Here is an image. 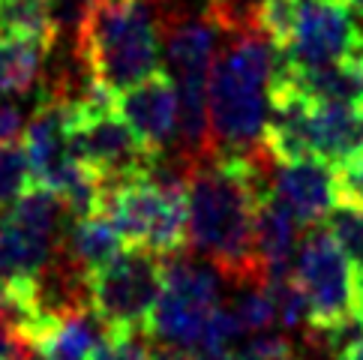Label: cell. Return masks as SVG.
Listing matches in <instances>:
<instances>
[{"label":"cell","mask_w":363,"mask_h":360,"mask_svg":"<svg viewBox=\"0 0 363 360\" xmlns=\"http://www.w3.org/2000/svg\"><path fill=\"white\" fill-rule=\"evenodd\" d=\"M126 249V240L114 231L111 223H106L102 216H84V220H69L57 255L90 279L111 261H118Z\"/></svg>","instance_id":"cell-14"},{"label":"cell","mask_w":363,"mask_h":360,"mask_svg":"<svg viewBox=\"0 0 363 360\" xmlns=\"http://www.w3.org/2000/svg\"><path fill=\"white\" fill-rule=\"evenodd\" d=\"M48 48L16 40V36H0V96L28 94L36 84L43 69V57Z\"/></svg>","instance_id":"cell-15"},{"label":"cell","mask_w":363,"mask_h":360,"mask_svg":"<svg viewBox=\"0 0 363 360\" xmlns=\"http://www.w3.org/2000/svg\"><path fill=\"white\" fill-rule=\"evenodd\" d=\"M274 192L303 228H315L321 220H328V213L342 198L340 169L318 157L277 162Z\"/></svg>","instance_id":"cell-10"},{"label":"cell","mask_w":363,"mask_h":360,"mask_svg":"<svg viewBox=\"0 0 363 360\" xmlns=\"http://www.w3.org/2000/svg\"><path fill=\"white\" fill-rule=\"evenodd\" d=\"M69 147L75 159L94 171L102 184L147 177L157 165V157L123 123L118 108L87 111L79 102H69Z\"/></svg>","instance_id":"cell-7"},{"label":"cell","mask_w":363,"mask_h":360,"mask_svg":"<svg viewBox=\"0 0 363 360\" xmlns=\"http://www.w3.org/2000/svg\"><path fill=\"white\" fill-rule=\"evenodd\" d=\"M313 157L342 169L363 153V102L360 106H315L309 111Z\"/></svg>","instance_id":"cell-12"},{"label":"cell","mask_w":363,"mask_h":360,"mask_svg":"<svg viewBox=\"0 0 363 360\" xmlns=\"http://www.w3.org/2000/svg\"><path fill=\"white\" fill-rule=\"evenodd\" d=\"M157 360H231V357L204 354V351H174V349H157Z\"/></svg>","instance_id":"cell-24"},{"label":"cell","mask_w":363,"mask_h":360,"mask_svg":"<svg viewBox=\"0 0 363 360\" xmlns=\"http://www.w3.org/2000/svg\"><path fill=\"white\" fill-rule=\"evenodd\" d=\"M285 69L289 57L267 33L228 36L207 94L213 157H252L264 150L270 90Z\"/></svg>","instance_id":"cell-2"},{"label":"cell","mask_w":363,"mask_h":360,"mask_svg":"<svg viewBox=\"0 0 363 360\" xmlns=\"http://www.w3.org/2000/svg\"><path fill=\"white\" fill-rule=\"evenodd\" d=\"M30 186H33V171L24 145L21 141L18 145H0V220Z\"/></svg>","instance_id":"cell-18"},{"label":"cell","mask_w":363,"mask_h":360,"mask_svg":"<svg viewBox=\"0 0 363 360\" xmlns=\"http://www.w3.org/2000/svg\"><path fill=\"white\" fill-rule=\"evenodd\" d=\"M118 114L153 157H172L177 145V87L165 72L118 96Z\"/></svg>","instance_id":"cell-9"},{"label":"cell","mask_w":363,"mask_h":360,"mask_svg":"<svg viewBox=\"0 0 363 360\" xmlns=\"http://www.w3.org/2000/svg\"><path fill=\"white\" fill-rule=\"evenodd\" d=\"M282 51L291 69H315L363 57V28L345 4H303L297 6L291 36Z\"/></svg>","instance_id":"cell-8"},{"label":"cell","mask_w":363,"mask_h":360,"mask_svg":"<svg viewBox=\"0 0 363 360\" xmlns=\"http://www.w3.org/2000/svg\"><path fill=\"white\" fill-rule=\"evenodd\" d=\"M297 6H303V4H345V0H294Z\"/></svg>","instance_id":"cell-28"},{"label":"cell","mask_w":363,"mask_h":360,"mask_svg":"<svg viewBox=\"0 0 363 360\" xmlns=\"http://www.w3.org/2000/svg\"><path fill=\"white\" fill-rule=\"evenodd\" d=\"M160 24L147 0H96L75 55L114 96L160 72Z\"/></svg>","instance_id":"cell-3"},{"label":"cell","mask_w":363,"mask_h":360,"mask_svg":"<svg viewBox=\"0 0 363 360\" xmlns=\"http://www.w3.org/2000/svg\"><path fill=\"white\" fill-rule=\"evenodd\" d=\"M354 318L363 325V279H357V288H354Z\"/></svg>","instance_id":"cell-27"},{"label":"cell","mask_w":363,"mask_h":360,"mask_svg":"<svg viewBox=\"0 0 363 360\" xmlns=\"http://www.w3.org/2000/svg\"><path fill=\"white\" fill-rule=\"evenodd\" d=\"M340 180H342V198L354 201L363 208V153L357 159H352L348 165L340 169Z\"/></svg>","instance_id":"cell-22"},{"label":"cell","mask_w":363,"mask_h":360,"mask_svg":"<svg viewBox=\"0 0 363 360\" xmlns=\"http://www.w3.org/2000/svg\"><path fill=\"white\" fill-rule=\"evenodd\" d=\"M96 216L114 225L129 249L172 259L186 247V184L153 177L102 184Z\"/></svg>","instance_id":"cell-4"},{"label":"cell","mask_w":363,"mask_h":360,"mask_svg":"<svg viewBox=\"0 0 363 360\" xmlns=\"http://www.w3.org/2000/svg\"><path fill=\"white\" fill-rule=\"evenodd\" d=\"M162 294V261L145 249H126L87 279V300L111 333H147Z\"/></svg>","instance_id":"cell-5"},{"label":"cell","mask_w":363,"mask_h":360,"mask_svg":"<svg viewBox=\"0 0 363 360\" xmlns=\"http://www.w3.org/2000/svg\"><path fill=\"white\" fill-rule=\"evenodd\" d=\"M231 360H301L291 351V342L285 333H258L250 337L240 349L231 354Z\"/></svg>","instance_id":"cell-20"},{"label":"cell","mask_w":363,"mask_h":360,"mask_svg":"<svg viewBox=\"0 0 363 360\" xmlns=\"http://www.w3.org/2000/svg\"><path fill=\"white\" fill-rule=\"evenodd\" d=\"M270 159L264 147L252 157H207L186 171V247L231 286L264 282L255 213L274 186Z\"/></svg>","instance_id":"cell-1"},{"label":"cell","mask_w":363,"mask_h":360,"mask_svg":"<svg viewBox=\"0 0 363 360\" xmlns=\"http://www.w3.org/2000/svg\"><path fill=\"white\" fill-rule=\"evenodd\" d=\"M301 228L303 225L297 223V216L277 198L274 186H270V192H264V198L258 201L255 213V252L264 279L294 270Z\"/></svg>","instance_id":"cell-11"},{"label":"cell","mask_w":363,"mask_h":360,"mask_svg":"<svg viewBox=\"0 0 363 360\" xmlns=\"http://www.w3.org/2000/svg\"><path fill=\"white\" fill-rule=\"evenodd\" d=\"M228 310L235 313L240 330L250 337L258 333H270L277 327V306L264 282H250V286H238V294L228 300Z\"/></svg>","instance_id":"cell-17"},{"label":"cell","mask_w":363,"mask_h":360,"mask_svg":"<svg viewBox=\"0 0 363 360\" xmlns=\"http://www.w3.org/2000/svg\"><path fill=\"white\" fill-rule=\"evenodd\" d=\"M294 276L309 306L306 333H324L354 318L357 276L328 228H306L294 259Z\"/></svg>","instance_id":"cell-6"},{"label":"cell","mask_w":363,"mask_h":360,"mask_svg":"<svg viewBox=\"0 0 363 360\" xmlns=\"http://www.w3.org/2000/svg\"><path fill=\"white\" fill-rule=\"evenodd\" d=\"M324 228L348 259L357 279H363V208L348 198H340V204L324 220Z\"/></svg>","instance_id":"cell-16"},{"label":"cell","mask_w":363,"mask_h":360,"mask_svg":"<svg viewBox=\"0 0 363 360\" xmlns=\"http://www.w3.org/2000/svg\"><path fill=\"white\" fill-rule=\"evenodd\" d=\"M94 360H157V345L147 333H111Z\"/></svg>","instance_id":"cell-19"},{"label":"cell","mask_w":363,"mask_h":360,"mask_svg":"<svg viewBox=\"0 0 363 360\" xmlns=\"http://www.w3.org/2000/svg\"><path fill=\"white\" fill-rule=\"evenodd\" d=\"M274 87H289L315 106H360L363 102V57H348L315 69H285Z\"/></svg>","instance_id":"cell-13"},{"label":"cell","mask_w":363,"mask_h":360,"mask_svg":"<svg viewBox=\"0 0 363 360\" xmlns=\"http://www.w3.org/2000/svg\"><path fill=\"white\" fill-rule=\"evenodd\" d=\"M28 357H30L28 342H24L12 327L0 325V360H28Z\"/></svg>","instance_id":"cell-23"},{"label":"cell","mask_w":363,"mask_h":360,"mask_svg":"<svg viewBox=\"0 0 363 360\" xmlns=\"http://www.w3.org/2000/svg\"><path fill=\"white\" fill-rule=\"evenodd\" d=\"M333 360H363V339H357L354 345H348V349L340 351Z\"/></svg>","instance_id":"cell-26"},{"label":"cell","mask_w":363,"mask_h":360,"mask_svg":"<svg viewBox=\"0 0 363 360\" xmlns=\"http://www.w3.org/2000/svg\"><path fill=\"white\" fill-rule=\"evenodd\" d=\"M28 133V118L18 106L0 102V145H18V138Z\"/></svg>","instance_id":"cell-21"},{"label":"cell","mask_w":363,"mask_h":360,"mask_svg":"<svg viewBox=\"0 0 363 360\" xmlns=\"http://www.w3.org/2000/svg\"><path fill=\"white\" fill-rule=\"evenodd\" d=\"M0 325L12 327V300H9L6 288H0Z\"/></svg>","instance_id":"cell-25"}]
</instances>
